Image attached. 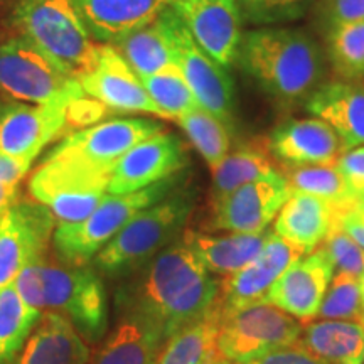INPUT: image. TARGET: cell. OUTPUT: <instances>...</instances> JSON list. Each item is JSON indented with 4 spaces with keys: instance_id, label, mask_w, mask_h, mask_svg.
<instances>
[{
    "instance_id": "3",
    "label": "cell",
    "mask_w": 364,
    "mask_h": 364,
    "mask_svg": "<svg viewBox=\"0 0 364 364\" xmlns=\"http://www.w3.org/2000/svg\"><path fill=\"white\" fill-rule=\"evenodd\" d=\"M14 289L31 307L61 314L86 343H102L107 334V292L95 268L44 260L26 268Z\"/></svg>"
},
{
    "instance_id": "37",
    "label": "cell",
    "mask_w": 364,
    "mask_h": 364,
    "mask_svg": "<svg viewBox=\"0 0 364 364\" xmlns=\"http://www.w3.org/2000/svg\"><path fill=\"white\" fill-rule=\"evenodd\" d=\"M241 14L255 24H275L297 19L311 0H238Z\"/></svg>"
},
{
    "instance_id": "21",
    "label": "cell",
    "mask_w": 364,
    "mask_h": 364,
    "mask_svg": "<svg viewBox=\"0 0 364 364\" xmlns=\"http://www.w3.org/2000/svg\"><path fill=\"white\" fill-rule=\"evenodd\" d=\"M91 38L115 46L157 19L172 0H73Z\"/></svg>"
},
{
    "instance_id": "31",
    "label": "cell",
    "mask_w": 364,
    "mask_h": 364,
    "mask_svg": "<svg viewBox=\"0 0 364 364\" xmlns=\"http://www.w3.org/2000/svg\"><path fill=\"white\" fill-rule=\"evenodd\" d=\"M43 317L12 287L0 290V364H12Z\"/></svg>"
},
{
    "instance_id": "38",
    "label": "cell",
    "mask_w": 364,
    "mask_h": 364,
    "mask_svg": "<svg viewBox=\"0 0 364 364\" xmlns=\"http://www.w3.org/2000/svg\"><path fill=\"white\" fill-rule=\"evenodd\" d=\"M322 248L331 258L334 272L351 273L361 279L364 272V250L336 223V228L327 236Z\"/></svg>"
},
{
    "instance_id": "25",
    "label": "cell",
    "mask_w": 364,
    "mask_h": 364,
    "mask_svg": "<svg viewBox=\"0 0 364 364\" xmlns=\"http://www.w3.org/2000/svg\"><path fill=\"white\" fill-rule=\"evenodd\" d=\"M167 341L140 317L122 314L88 364H157Z\"/></svg>"
},
{
    "instance_id": "6",
    "label": "cell",
    "mask_w": 364,
    "mask_h": 364,
    "mask_svg": "<svg viewBox=\"0 0 364 364\" xmlns=\"http://www.w3.org/2000/svg\"><path fill=\"white\" fill-rule=\"evenodd\" d=\"M181 184L179 174L130 194H108L102 204L78 223H58L53 247L65 265H88L120 230L140 211L166 198Z\"/></svg>"
},
{
    "instance_id": "5",
    "label": "cell",
    "mask_w": 364,
    "mask_h": 364,
    "mask_svg": "<svg viewBox=\"0 0 364 364\" xmlns=\"http://www.w3.org/2000/svg\"><path fill=\"white\" fill-rule=\"evenodd\" d=\"M14 22L59 70L80 81L98 65V44L81 21L73 0H19Z\"/></svg>"
},
{
    "instance_id": "2",
    "label": "cell",
    "mask_w": 364,
    "mask_h": 364,
    "mask_svg": "<svg viewBox=\"0 0 364 364\" xmlns=\"http://www.w3.org/2000/svg\"><path fill=\"white\" fill-rule=\"evenodd\" d=\"M236 61L268 97L284 105L309 100L324 73L318 44L307 33L290 27L250 31L241 39Z\"/></svg>"
},
{
    "instance_id": "12",
    "label": "cell",
    "mask_w": 364,
    "mask_h": 364,
    "mask_svg": "<svg viewBox=\"0 0 364 364\" xmlns=\"http://www.w3.org/2000/svg\"><path fill=\"white\" fill-rule=\"evenodd\" d=\"M107 176H95L53 161H43L29 179V194L53 213L58 223L88 218L108 196Z\"/></svg>"
},
{
    "instance_id": "29",
    "label": "cell",
    "mask_w": 364,
    "mask_h": 364,
    "mask_svg": "<svg viewBox=\"0 0 364 364\" xmlns=\"http://www.w3.org/2000/svg\"><path fill=\"white\" fill-rule=\"evenodd\" d=\"M221 314L218 306L166 344L157 364H209L218 359L216 339Z\"/></svg>"
},
{
    "instance_id": "16",
    "label": "cell",
    "mask_w": 364,
    "mask_h": 364,
    "mask_svg": "<svg viewBox=\"0 0 364 364\" xmlns=\"http://www.w3.org/2000/svg\"><path fill=\"white\" fill-rule=\"evenodd\" d=\"M188 166L184 144L176 135L161 134L136 144L112 169L108 194H130L177 176Z\"/></svg>"
},
{
    "instance_id": "43",
    "label": "cell",
    "mask_w": 364,
    "mask_h": 364,
    "mask_svg": "<svg viewBox=\"0 0 364 364\" xmlns=\"http://www.w3.org/2000/svg\"><path fill=\"white\" fill-rule=\"evenodd\" d=\"M338 226L364 250V218L359 216L354 209H346L338 213Z\"/></svg>"
},
{
    "instance_id": "36",
    "label": "cell",
    "mask_w": 364,
    "mask_h": 364,
    "mask_svg": "<svg viewBox=\"0 0 364 364\" xmlns=\"http://www.w3.org/2000/svg\"><path fill=\"white\" fill-rule=\"evenodd\" d=\"M317 317L326 321H354L363 324L361 285L358 277L336 272L327 287Z\"/></svg>"
},
{
    "instance_id": "27",
    "label": "cell",
    "mask_w": 364,
    "mask_h": 364,
    "mask_svg": "<svg viewBox=\"0 0 364 364\" xmlns=\"http://www.w3.org/2000/svg\"><path fill=\"white\" fill-rule=\"evenodd\" d=\"M300 344L326 364H364V324L354 321L307 322Z\"/></svg>"
},
{
    "instance_id": "33",
    "label": "cell",
    "mask_w": 364,
    "mask_h": 364,
    "mask_svg": "<svg viewBox=\"0 0 364 364\" xmlns=\"http://www.w3.org/2000/svg\"><path fill=\"white\" fill-rule=\"evenodd\" d=\"M285 177L292 193L316 196V198L334 206L338 213L351 209L358 203V199L349 193L336 164L334 166L287 169Z\"/></svg>"
},
{
    "instance_id": "35",
    "label": "cell",
    "mask_w": 364,
    "mask_h": 364,
    "mask_svg": "<svg viewBox=\"0 0 364 364\" xmlns=\"http://www.w3.org/2000/svg\"><path fill=\"white\" fill-rule=\"evenodd\" d=\"M329 58L343 80L364 78V22L329 31Z\"/></svg>"
},
{
    "instance_id": "40",
    "label": "cell",
    "mask_w": 364,
    "mask_h": 364,
    "mask_svg": "<svg viewBox=\"0 0 364 364\" xmlns=\"http://www.w3.org/2000/svg\"><path fill=\"white\" fill-rule=\"evenodd\" d=\"M322 14L329 29L353 22H364V0H324Z\"/></svg>"
},
{
    "instance_id": "45",
    "label": "cell",
    "mask_w": 364,
    "mask_h": 364,
    "mask_svg": "<svg viewBox=\"0 0 364 364\" xmlns=\"http://www.w3.org/2000/svg\"><path fill=\"white\" fill-rule=\"evenodd\" d=\"M351 209H354V211H356L359 216L364 218V199H359V201H358L356 204H354V206H353Z\"/></svg>"
},
{
    "instance_id": "9",
    "label": "cell",
    "mask_w": 364,
    "mask_h": 364,
    "mask_svg": "<svg viewBox=\"0 0 364 364\" xmlns=\"http://www.w3.org/2000/svg\"><path fill=\"white\" fill-rule=\"evenodd\" d=\"M302 324L280 309L262 302L221 316L216 339L220 359L247 364L263 354L297 343Z\"/></svg>"
},
{
    "instance_id": "18",
    "label": "cell",
    "mask_w": 364,
    "mask_h": 364,
    "mask_svg": "<svg viewBox=\"0 0 364 364\" xmlns=\"http://www.w3.org/2000/svg\"><path fill=\"white\" fill-rule=\"evenodd\" d=\"M334 265L326 250L318 247L292 262L273 284L265 302L280 309L299 322H312L318 316Z\"/></svg>"
},
{
    "instance_id": "32",
    "label": "cell",
    "mask_w": 364,
    "mask_h": 364,
    "mask_svg": "<svg viewBox=\"0 0 364 364\" xmlns=\"http://www.w3.org/2000/svg\"><path fill=\"white\" fill-rule=\"evenodd\" d=\"M176 122L188 135L194 149L201 154L209 169H218L231 147L230 132L225 122L203 107H196Z\"/></svg>"
},
{
    "instance_id": "10",
    "label": "cell",
    "mask_w": 364,
    "mask_h": 364,
    "mask_svg": "<svg viewBox=\"0 0 364 364\" xmlns=\"http://www.w3.org/2000/svg\"><path fill=\"white\" fill-rule=\"evenodd\" d=\"M56 223L36 199H17L0 213V290L12 287L26 268L46 260Z\"/></svg>"
},
{
    "instance_id": "47",
    "label": "cell",
    "mask_w": 364,
    "mask_h": 364,
    "mask_svg": "<svg viewBox=\"0 0 364 364\" xmlns=\"http://www.w3.org/2000/svg\"><path fill=\"white\" fill-rule=\"evenodd\" d=\"M209 364H235V363H231V361H226V359H220V358H218V359H215V361H213V363H209Z\"/></svg>"
},
{
    "instance_id": "42",
    "label": "cell",
    "mask_w": 364,
    "mask_h": 364,
    "mask_svg": "<svg viewBox=\"0 0 364 364\" xmlns=\"http://www.w3.org/2000/svg\"><path fill=\"white\" fill-rule=\"evenodd\" d=\"M34 161L24 157H12L0 152V184H21Z\"/></svg>"
},
{
    "instance_id": "20",
    "label": "cell",
    "mask_w": 364,
    "mask_h": 364,
    "mask_svg": "<svg viewBox=\"0 0 364 364\" xmlns=\"http://www.w3.org/2000/svg\"><path fill=\"white\" fill-rule=\"evenodd\" d=\"M268 150L287 169L334 166L343 156L339 136L321 118H300L273 130Z\"/></svg>"
},
{
    "instance_id": "14",
    "label": "cell",
    "mask_w": 364,
    "mask_h": 364,
    "mask_svg": "<svg viewBox=\"0 0 364 364\" xmlns=\"http://www.w3.org/2000/svg\"><path fill=\"white\" fill-rule=\"evenodd\" d=\"M171 7L199 48L218 65L230 68L238 59L243 39L238 0H172Z\"/></svg>"
},
{
    "instance_id": "26",
    "label": "cell",
    "mask_w": 364,
    "mask_h": 364,
    "mask_svg": "<svg viewBox=\"0 0 364 364\" xmlns=\"http://www.w3.org/2000/svg\"><path fill=\"white\" fill-rule=\"evenodd\" d=\"M267 236L268 233L208 235L189 230L181 240L213 275L230 277L258 257Z\"/></svg>"
},
{
    "instance_id": "30",
    "label": "cell",
    "mask_w": 364,
    "mask_h": 364,
    "mask_svg": "<svg viewBox=\"0 0 364 364\" xmlns=\"http://www.w3.org/2000/svg\"><path fill=\"white\" fill-rule=\"evenodd\" d=\"M275 162L272 161L270 150L262 147H243L236 152L228 154L218 169L213 171L211 203L225 198L235 189L248 182L263 179V177L279 174Z\"/></svg>"
},
{
    "instance_id": "23",
    "label": "cell",
    "mask_w": 364,
    "mask_h": 364,
    "mask_svg": "<svg viewBox=\"0 0 364 364\" xmlns=\"http://www.w3.org/2000/svg\"><path fill=\"white\" fill-rule=\"evenodd\" d=\"M336 223L338 211L329 203L316 196L292 193L273 221V233L309 255L324 243Z\"/></svg>"
},
{
    "instance_id": "8",
    "label": "cell",
    "mask_w": 364,
    "mask_h": 364,
    "mask_svg": "<svg viewBox=\"0 0 364 364\" xmlns=\"http://www.w3.org/2000/svg\"><path fill=\"white\" fill-rule=\"evenodd\" d=\"M161 132H164V125L157 120L139 117L113 118L65 136L44 161L110 177L118 159L136 144Z\"/></svg>"
},
{
    "instance_id": "19",
    "label": "cell",
    "mask_w": 364,
    "mask_h": 364,
    "mask_svg": "<svg viewBox=\"0 0 364 364\" xmlns=\"http://www.w3.org/2000/svg\"><path fill=\"white\" fill-rule=\"evenodd\" d=\"M81 88L91 98L112 110L145 113L166 120L164 113L145 91L142 81L112 44H98V65L80 78Z\"/></svg>"
},
{
    "instance_id": "4",
    "label": "cell",
    "mask_w": 364,
    "mask_h": 364,
    "mask_svg": "<svg viewBox=\"0 0 364 364\" xmlns=\"http://www.w3.org/2000/svg\"><path fill=\"white\" fill-rule=\"evenodd\" d=\"M196 193L177 188L144 209L93 258V268L107 277H125L140 270L157 253L179 238L193 215Z\"/></svg>"
},
{
    "instance_id": "13",
    "label": "cell",
    "mask_w": 364,
    "mask_h": 364,
    "mask_svg": "<svg viewBox=\"0 0 364 364\" xmlns=\"http://www.w3.org/2000/svg\"><path fill=\"white\" fill-rule=\"evenodd\" d=\"M290 194L292 191L284 172L248 182L211 203L209 226L226 233H267Z\"/></svg>"
},
{
    "instance_id": "28",
    "label": "cell",
    "mask_w": 364,
    "mask_h": 364,
    "mask_svg": "<svg viewBox=\"0 0 364 364\" xmlns=\"http://www.w3.org/2000/svg\"><path fill=\"white\" fill-rule=\"evenodd\" d=\"M115 48L139 78L156 75L164 68L174 65L169 33L162 14L154 22L140 27L117 43Z\"/></svg>"
},
{
    "instance_id": "15",
    "label": "cell",
    "mask_w": 364,
    "mask_h": 364,
    "mask_svg": "<svg viewBox=\"0 0 364 364\" xmlns=\"http://www.w3.org/2000/svg\"><path fill=\"white\" fill-rule=\"evenodd\" d=\"M71 105H34L0 100V152L36 161L63 134Z\"/></svg>"
},
{
    "instance_id": "34",
    "label": "cell",
    "mask_w": 364,
    "mask_h": 364,
    "mask_svg": "<svg viewBox=\"0 0 364 364\" xmlns=\"http://www.w3.org/2000/svg\"><path fill=\"white\" fill-rule=\"evenodd\" d=\"M140 81L152 102L164 113L166 120H179L186 113L199 107L193 90L189 88L188 81L176 65L164 68L156 75L144 76Z\"/></svg>"
},
{
    "instance_id": "22",
    "label": "cell",
    "mask_w": 364,
    "mask_h": 364,
    "mask_svg": "<svg viewBox=\"0 0 364 364\" xmlns=\"http://www.w3.org/2000/svg\"><path fill=\"white\" fill-rule=\"evenodd\" d=\"M307 110L339 136L343 152L364 145V88L349 81L321 85L307 100Z\"/></svg>"
},
{
    "instance_id": "11",
    "label": "cell",
    "mask_w": 364,
    "mask_h": 364,
    "mask_svg": "<svg viewBox=\"0 0 364 364\" xmlns=\"http://www.w3.org/2000/svg\"><path fill=\"white\" fill-rule=\"evenodd\" d=\"M171 41L172 63L193 90L199 107L215 113L228 125L235 112V86L226 68L199 48L172 7L162 12Z\"/></svg>"
},
{
    "instance_id": "46",
    "label": "cell",
    "mask_w": 364,
    "mask_h": 364,
    "mask_svg": "<svg viewBox=\"0 0 364 364\" xmlns=\"http://www.w3.org/2000/svg\"><path fill=\"white\" fill-rule=\"evenodd\" d=\"M359 285H361V309H363V324H364V272L359 279Z\"/></svg>"
},
{
    "instance_id": "44",
    "label": "cell",
    "mask_w": 364,
    "mask_h": 364,
    "mask_svg": "<svg viewBox=\"0 0 364 364\" xmlns=\"http://www.w3.org/2000/svg\"><path fill=\"white\" fill-rule=\"evenodd\" d=\"M21 184H0V213L19 199Z\"/></svg>"
},
{
    "instance_id": "41",
    "label": "cell",
    "mask_w": 364,
    "mask_h": 364,
    "mask_svg": "<svg viewBox=\"0 0 364 364\" xmlns=\"http://www.w3.org/2000/svg\"><path fill=\"white\" fill-rule=\"evenodd\" d=\"M247 364H326L322 359L309 351L306 346L297 343L285 346V348L275 349V351H270L263 356L253 359Z\"/></svg>"
},
{
    "instance_id": "1",
    "label": "cell",
    "mask_w": 364,
    "mask_h": 364,
    "mask_svg": "<svg viewBox=\"0 0 364 364\" xmlns=\"http://www.w3.org/2000/svg\"><path fill=\"white\" fill-rule=\"evenodd\" d=\"M220 282L181 238L145 263L118 290V312L149 322L169 343L216 307Z\"/></svg>"
},
{
    "instance_id": "17",
    "label": "cell",
    "mask_w": 364,
    "mask_h": 364,
    "mask_svg": "<svg viewBox=\"0 0 364 364\" xmlns=\"http://www.w3.org/2000/svg\"><path fill=\"white\" fill-rule=\"evenodd\" d=\"M302 255L299 248H295L282 236L268 233L258 257L233 275L225 277L218 295V311L225 316L238 309L265 302L273 284L279 280L290 263Z\"/></svg>"
},
{
    "instance_id": "39",
    "label": "cell",
    "mask_w": 364,
    "mask_h": 364,
    "mask_svg": "<svg viewBox=\"0 0 364 364\" xmlns=\"http://www.w3.org/2000/svg\"><path fill=\"white\" fill-rule=\"evenodd\" d=\"M341 176L354 198L364 199V145L346 150L336 162Z\"/></svg>"
},
{
    "instance_id": "7",
    "label": "cell",
    "mask_w": 364,
    "mask_h": 364,
    "mask_svg": "<svg viewBox=\"0 0 364 364\" xmlns=\"http://www.w3.org/2000/svg\"><path fill=\"white\" fill-rule=\"evenodd\" d=\"M0 95L34 105H73L86 93L78 80L21 36L0 44Z\"/></svg>"
},
{
    "instance_id": "24",
    "label": "cell",
    "mask_w": 364,
    "mask_h": 364,
    "mask_svg": "<svg viewBox=\"0 0 364 364\" xmlns=\"http://www.w3.org/2000/svg\"><path fill=\"white\" fill-rule=\"evenodd\" d=\"M88 343L61 314L46 312L12 364H88Z\"/></svg>"
}]
</instances>
